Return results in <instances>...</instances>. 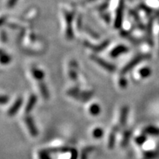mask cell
I'll use <instances>...</instances> for the list:
<instances>
[{
    "label": "cell",
    "instance_id": "9a60e30c",
    "mask_svg": "<svg viewBox=\"0 0 159 159\" xmlns=\"http://www.w3.org/2000/svg\"><path fill=\"white\" fill-rule=\"evenodd\" d=\"M39 157L40 159H51L50 157L49 156V155L46 152H43V151L39 153Z\"/></svg>",
    "mask_w": 159,
    "mask_h": 159
},
{
    "label": "cell",
    "instance_id": "6da1fadb",
    "mask_svg": "<svg viewBox=\"0 0 159 159\" xmlns=\"http://www.w3.org/2000/svg\"><path fill=\"white\" fill-rule=\"evenodd\" d=\"M26 125H27V128H28L29 132L33 136H37L38 135V130L36 126H35L34 122H33V119L30 116H27L25 119Z\"/></svg>",
    "mask_w": 159,
    "mask_h": 159
},
{
    "label": "cell",
    "instance_id": "7a4b0ae2",
    "mask_svg": "<svg viewBox=\"0 0 159 159\" xmlns=\"http://www.w3.org/2000/svg\"><path fill=\"white\" fill-rule=\"evenodd\" d=\"M21 104H22V99L21 98L17 99L16 100V102L13 103V105L10 108V109L7 111V114L9 116H14V115L18 112V111L19 110L20 108H21Z\"/></svg>",
    "mask_w": 159,
    "mask_h": 159
},
{
    "label": "cell",
    "instance_id": "2e32d148",
    "mask_svg": "<svg viewBox=\"0 0 159 159\" xmlns=\"http://www.w3.org/2000/svg\"><path fill=\"white\" fill-rule=\"evenodd\" d=\"M8 101V98L5 96H0V104H5Z\"/></svg>",
    "mask_w": 159,
    "mask_h": 159
},
{
    "label": "cell",
    "instance_id": "9c48e42d",
    "mask_svg": "<svg viewBox=\"0 0 159 159\" xmlns=\"http://www.w3.org/2000/svg\"><path fill=\"white\" fill-rule=\"evenodd\" d=\"M90 113L92 115H94V116L98 115L99 113H100V108H99V105L97 104H94L91 105L90 108Z\"/></svg>",
    "mask_w": 159,
    "mask_h": 159
},
{
    "label": "cell",
    "instance_id": "7c38bea8",
    "mask_svg": "<svg viewBox=\"0 0 159 159\" xmlns=\"http://www.w3.org/2000/svg\"><path fill=\"white\" fill-rule=\"evenodd\" d=\"M103 135V130L101 128H96L93 131V136L95 138H101Z\"/></svg>",
    "mask_w": 159,
    "mask_h": 159
},
{
    "label": "cell",
    "instance_id": "277c9868",
    "mask_svg": "<svg viewBox=\"0 0 159 159\" xmlns=\"http://www.w3.org/2000/svg\"><path fill=\"white\" fill-rule=\"evenodd\" d=\"M94 61H96V62L99 64V66L104 68L106 70H108V71H114L115 70V66H113V64H111L106 61H103L102 59H99L98 57H94Z\"/></svg>",
    "mask_w": 159,
    "mask_h": 159
},
{
    "label": "cell",
    "instance_id": "52a82bcc",
    "mask_svg": "<svg viewBox=\"0 0 159 159\" xmlns=\"http://www.w3.org/2000/svg\"><path fill=\"white\" fill-rule=\"evenodd\" d=\"M11 57H10L7 54H5L2 50L0 49V63H1V64L5 65L11 62Z\"/></svg>",
    "mask_w": 159,
    "mask_h": 159
},
{
    "label": "cell",
    "instance_id": "4fadbf2b",
    "mask_svg": "<svg viewBox=\"0 0 159 159\" xmlns=\"http://www.w3.org/2000/svg\"><path fill=\"white\" fill-rule=\"evenodd\" d=\"M91 150H92V148H91L85 149V150H83V152H82V156H81V159H87V156H88V153L89 152H90Z\"/></svg>",
    "mask_w": 159,
    "mask_h": 159
},
{
    "label": "cell",
    "instance_id": "ba28073f",
    "mask_svg": "<svg viewBox=\"0 0 159 159\" xmlns=\"http://www.w3.org/2000/svg\"><path fill=\"white\" fill-rule=\"evenodd\" d=\"M39 89H40V91H41V94H42V96L43 97V98H45V99L49 98V94L48 89H47V85H46L44 83H40Z\"/></svg>",
    "mask_w": 159,
    "mask_h": 159
},
{
    "label": "cell",
    "instance_id": "8fae6325",
    "mask_svg": "<svg viewBox=\"0 0 159 159\" xmlns=\"http://www.w3.org/2000/svg\"><path fill=\"white\" fill-rule=\"evenodd\" d=\"M115 135H116V132H115V131L111 133L110 135V137H109V142H108L109 148H113V147H114V144L115 142Z\"/></svg>",
    "mask_w": 159,
    "mask_h": 159
},
{
    "label": "cell",
    "instance_id": "30bf717a",
    "mask_svg": "<svg viewBox=\"0 0 159 159\" xmlns=\"http://www.w3.org/2000/svg\"><path fill=\"white\" fill-rule=\"evenodd\" d=\"M127 114H128V109L127 108H124L121 111V116H120V122L122 124H125V121H126Z\"/></svg>",
    "mask_w": 159,
    "mask_h": 159
},
{
    "label": "cell",
    "instance_id": "5bb4252c",
    "mask_svg": "<svg viewBox=\"0 0 159 159\" xmlns=\"http://www.w3.org/2000/svg\"><path fill=\"white\" fill-rule=\"evenodd\" d=\"M150 69L148 68H145V69H142V71H140V74L143 77H147V76H148L149 74H150Z\"/></svg>",
    "mask_w": 159,
    "mask_h": 159
},
{
    "label": "cell",
    "instance_id": "5b68a950",
    "mask_svg": "<svg viewBox=\"0 0 159 159\" xmlns=\"http://www.w3.org/2000/svg\"><path fill=\"white\" fill-rule=\"evenodd\" d=\"M32 75H33V77L35 79L38 80H42L44 77V73L42 70L41 69L36 68V67H34V68L32 69Z\"/></svg>",
    "mask_w": 159,
    "mask_h": 159
},
{
    "label": "cell",
    "instance_id": "8992f818",
    "mask_svg": "<svg viewBox=\"0 0 159 159\" xmlns=\"http://www.w3.org/2000/svg\"><path fill=\"white\" fill-rule=\"evenodd\" d=\"M36 102H37V97L36 96H35V95H31L30 97L29 98V101L28 102H27V106H26V112L28 113L32 109L34 108L35 105L36 104Z\"/></svg>",
    "mask_w": 159,
    "mask_h": 159
},
{
    "label": "cell",
    "instance_id": "3957f363",
    "mask_svg": "<svg viewBox=\"0 0 159 159\" xmlns=\"http://www.w3.org/2000/svg\"><path fill=\"white\" fill-rule=\"evenodd\" d=\"M144 58H146V56H145V55H139V56L135 57L132 61H130V62L125 67V69H123V72H127V71L130 70V69H132L133 67H134L135 66H136V64H138L139 62L143 61Z\"/></svg>",
    "mask_w": 159,
    "mask_h": 159
},
{
    "label": "cell",
    "instance_id": "e0dca14e",
    "mask_svg": "<svg viewBox=\"0 0 159 159\" xmlns=\"http://www.w3.org/2000/svg\"><path fill=\"white\" fill-rule=\"evenodd\" d=\"M77 152L75 150H72V153H71V159H77Z\"/></svg>",
    "mask_w": 159,
    "mask_h": 159
}]
</instances>
